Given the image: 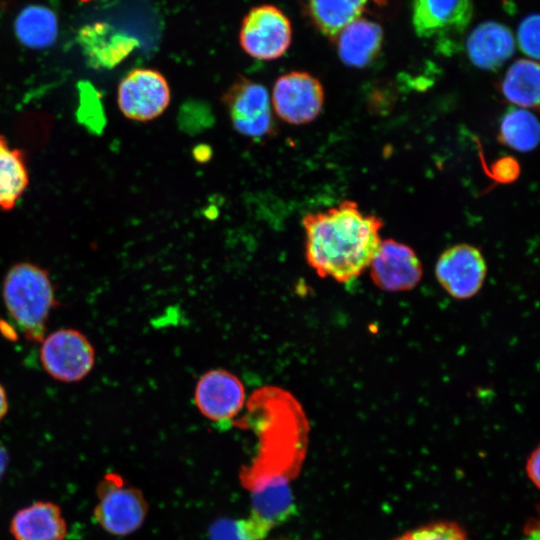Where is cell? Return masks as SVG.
<instances>
[{"label": "cell", "instance_id": "7", "mask_svg": "<svg viewBox=\"0 0 540 540\" xmlns=\"http://www.w3.org/2000/svg\"><path fill=\"white\" fill-rule=\"evenodd\" d=\"M276 115L289 124L302 125L314 121L322 111L324 89L308 72L291 71L281 75L272 90Z\"/></svg>", "mask_w": 540, "mask_h": 540}, {"label": "cell", "instance_id": "27", "mask_svg": "<svg viewBox=\"0 0 540 540\" xmlns=\"http://www.w3.org/2000/svg\"><path fill=\"white\" fill-rule=\"evenodd\" d=\"M540 452L537 447L528 457L525 470L530 481L536 486L539 487V462H540Z\"/></svg>", "mask_w": 540, "mask_h": 540}, {"label": "cell", "instance_id": "19", "mask_svg": "<svg viewBox=\"0 0 540 540\" xmlns=\"http://www.w3.org/2000/svg\"><path fill=\"white\" fill-rule=\"evenodd\" d=\"M29 185L25 154L0 134V209L11 211Z\"/></svg>", "mask_w": 540, "mask_h": 540}, {"label": "cell", "instance_id": "26", "mask_svg": "<svg viewBox=\"0 0 540 540\" xmlns=\"http://www.w3.org/2000/svg\"><path fill=\"white\" fill-rule=\"evenodd\" d=\"M494 168V174L497 175L500 180L509 181L514 179L518 173L516 162L509 158L499 160L495 163Z\"/></svg>", "mask_w": 540, "mask_h": 540}, {"label": "cell", "instance_id": "15", "mask_svg": "<svg viewBox=\"0 0 540 540\" xmlns=\"http://www.w3.org/2000/svg\"><path fill=\"white\" fill-rule=\"evenodd\" d=\"M78 42L88 63L96 69L115 67L138 45L136 39L102 22L83 27L79 31Z\"/></svg>", "mask_w": 540, "mask_h": 540}, {"label": "cell", "instance_id": "21", "mask_svg": "<svg viewBox=\"0 0 540 540\" xmlns=\"http://www.w3.org/2000/svg\"><path fill=\"white\" fill-rule=\"evenodd\" d=\"M500 90L511 103L525 108L539 104V65L531 59H520L507 70Z\"/></svg>", "mask_w": 540, "mask_h": 540}, {"label": "cell", "instance_id": "9", "mask_svg": "<svg viewBox=\"0 0 540 540\" xmlns=\"http://www.w3.org/2000/svg\"><path fill=\"white\" fill-rule=\"evenodd\" d=\"M170 102V89L157 70L136 68L119 83L117 103L122 114L135 121H150L160 116Z\"/></svg>", "mask_w": 540, "mask_h": 540}, {"label": "cell", "instance_id": "29", "mask_svg": "<svg viewBox=\"0 0 540 540\" xmlns=\"http://www.w3.org/2000/svg\"><path fill=\"white\" fill-rule=\"evenodd\" d=\"M9 462L6 448L0 443V480L3 477Z\"/></svg>", "mask_w": 540, "mask_h": 540}, {"label": "cell", "instance_id": "22", "mask_svg": "<svg viewBox=\"0 0 540 540\" xmlns=\"http://www.w3.org/2000/svg\"><path fill=\"white\" fill-rule=\"evenodd\" d=\"M499 138L501 142L515 150L522 152L530 151L538 143V121L526 109H509L501 119Z\"/></svg>", "mask_w": 540, "mask_h": 540}, {"label": "cell", "instance_id": "23", "mask_svg": "<svg viewBox=\"0 0 540 540\" xmlns=\"http://www.w3.org/2000/svg\"><path fill=\"white\" fill-rule=\"evenodd\" d=\"M393 540H469L465 530L451 521H437L407 531Z\"/></svg>", "mask_w": 540, "mask_h": 540}, {"label": "cell", "instance_id": "1", "mask_svg": "<svg viewBox=\"0 0 540 540\" xmlns=\"http://www.w3.org/2000/svg\"><path fill=\"white\" fill-rule=\"evenodd\" d=\"M234 424L257 435V453L242 467L239 480L251 498L246 525L255 540H263L293 514L291 484L306 458L309 421L289 391L264 386L253 392L246 413Z\"/></svg>", "mask_w": 540, "mask_h": 540}, {"label": "cell", "instance_id": "11", "mask_svg": "<svg viewBox=\"0 0 540 540\" xmlns=\"http://www.w3.org/2000/svg\"><path fill=\"white\" fill-rule=\"evenodd\" d=\"M369 266L373 283L387 292L410 290L420 282L423 274L414 250L393 239L381 241Z\"/></svg>", "mask_w": 540, "mask_h": 540}, {"label": "cell", "instance_id": "16", "mask_svg": "<svg viewBox=\"0 0 540 540\" xmlns=\"http://www.w3.org/2000/svg\"><path fill=\"white\" fill-rule=\"evenodd\" d=\"M470 61L478 68L495 70L502 66L513 54L515 40L505 25L486 21L479 24L466 42Z\"/></svg>", "mask_w": 540, "mask_h": 540}, {"label": "cell", "instance_id": "20", "mask_svg": "<svg viewBox=\"0 0 540 540\" xmlns=\"http://www.w3.org/2000/svg\"><path fill=\"white\" fill-rule=\"evenodd\" d=\"M14 29L18 40L26 47L44 49L52 46L57 39L58 19L45 6L29 5L16 17Z\"/></svg>", "mask_w": 540, "mask_h": 540}, {"label": "cell", "instance_id": "4", "mask_svg": "<svg viewBox=\"0 0 540 540\" xmlns=\"http://www.w3.org/2000/svg\"><path fill=\"white\" fill-rule=\"evenodd\" d=\"M97 503L93 516L97 524L114 536L137 531L148 513L143 493L117 473H107L96 488Z\"/></svg>", "mask_w": 540, "mask_h": 540}, {"label": "cell", "instance_id": "24", "mask_svg": "<svg viewBox=\"0 0 540 540\" xmlns=\"http://www.w3.org/2000/svg\"><path fill=\"white\" fill-rule=\"evenodd\" d=\"M517 43L521 51L531 59H539V16L531 14L520 23Z\"/></svg>", "mask_w": 540, "mask_h": 540}, {"label": "cell", "instance_id": "12", "mask_svg": "<svg viewBox=\"0 0 540 540\" xmlns=\"http://www.w3.org/2000/svg\"><path fill=\"white\" fill-rule=\"evenodd\" d=\"M245 399L242 381L223 369L204 373L195 389V403L200 413L218 423L234 420L245 406Z\"/></svg>", "mask_w": 540, "mask_h": 540}, {"label": "cell", "instance_id": "6", "mask_svg": "<svg viewBox=\"0 0 540 540\" xmlns=\"http://www.w3.org/2000/svg\"><path fill=\"white\" fill-rule=\"evenodd\" d=\"M291 40V23L275 6H256L243 18L239 34L240 45L255 59L268 61L282 57Z\"/></svg>", "mask_w": 540, "mask_h": 540}, {"label": "cell", "instance_id": "3", "mask_svg": "<svg viewBox=\"0 0 540 540\" xmlns=\"http://www.w3.org/2000/svg\"><path fill=\"white\" fill-rule=\"evenodd\" d=\"M2 294L9 315L25 338L41 342L49 315L57 304L48 271L30 262L17 263L4 277Z\"/></svg>", "mask_w": 540, "mask_h": 540}, {"label": "cell", "instance_id": "2", "mask_svg": "<svg viewBox=\"0 0 540 540\" xmlns=\"http://www.w3.org/2000/svg\"><path fill=\"white\" fill-rule=\"evenodd\" d=\"M305 256L323 278L348 282L369 267L380 243L382 221L346 200L302 219Z\"/></svg>", "mask_w": 540, "mask_h": 540}, {"label": "cell", "instance_id": "8", "mask_svg": "<svg viewBox=\"0 0 540 540\" xmlns=\"http://www.w3.org/2000/svg\"><path fill=\"white\" fill-rule=\"evenodd\" d=\"M222 101L239 133L259 138L272 132L271 100L262 84L239 76L224 93Z\"/></svg>", "mask_w": 540, "mask_h": 540}, {"label": "cell", "instance_id": "25", "mask_svg": "<svg viewBox=\"0 0 540 540\" xmlns=\"http://www.w3.org/2000/svg\"><path fill=\"white\" fill-rule=\"evenodd\" d=\"M209 540H255L244 518H220L209 528Z\"/></svg>", "mask_w": 540, "mask_h": 540}, {"label": "cell", "instance_id": "5", "mask_svg": "<svg viewBox=\"0 0 540 540\" xmlns=\"http://www.w3.org/2000/svg\"><path fill=\"white\" fill-rule=\"evenodd\" d=\"M41 343V363L45 371L58 381H80L94 366V347L89 339L76 329H58L43 338Z\"/></svg>", "mask_w": 540, "mask_h": 540}, {"label": "cell", "instance_id": "10", "mask_svg": "<svg viewBox=\"0 0 540 540\" xmlns=\"http://www.w3.org/2000/svg\"><path fill=\"white\" fill-rule=\"evenodd\" d=\"M486 272L481 252L469 244H457L446 249L435 267L438 282L456 299H468L478 293Z\"/></svg>", "mask_w": 540, "mask_h": 540}, {"label": "cell", "instance_id": "17", "mask_svg": "<svg viewBox=\"0 0 540 540\" xmlns=\"http://www.w3.org/2000/svg\"><path fill=\"white\" fill-rule=\"evenodd\" d=\"M334 40L340 60L346 66L363 68L379 54L383 31L376 22L361 17L345 26Z\"/></svg>", "mask_w": 540, "mask_h": 540}, {"label": "cell", "instance_id": "28", "mask_svg": "<svg viewBox=\"0 0 540 540\" xmlns=\"http://www.w3.org/2000/svg\"><path fill=\"white\" fill-rule=\"evenodd\" d=\"M8 411V399L4 387L0 383V421L5 417Z\"/></svg>", "mask_w": 540, "mask_h": 540}, {"label": "cell", "instance_id": "13", "mask_svg": "<svg viewBox=\"0 0 540 540\" xmlns=\"http://www.w3.org/2000/svg\"><path fill=\"white\" fill-rule=\"evenodd\" d=\"M472 15L471 0H412V24L422 38L461 34Z\"/></svg>", "mask_w": 540, "mask_h": 540}, {"label": "cell", "instance_id": "14", "mask_svg": "<svg viewBox=\"0 0 540 540\" xmlns=\"http://www.w3.org/2000/svg\"><path fill=\"white\" fill-rule=\"evenodd\" d=\"M9 532L14 540H65L67 523L56 503L35 501L14 513Z\"/></svg>", "mask_w": 540, "mask_h": 540}, {"label": "cell", "instance_id": "18", "mask_svg": "<svg viewBox=\"0 0 540 540\" xmlns=\"http://www.w3.org/2000/svg\"><path fill=\"white\" fill-rule=\"evenodd\" d=\"M372 2L383 4V0H307V11L317 29L334 40L345 26L361 18Z\"/></svg>", "mask_w": 540, "mask_h": 540}, {"label": "cell", "instance_id": "30", "mask_svg": "<svg viewBox=\"0 0 540 540\" xmlns=\"http://www.w3.org/2000/svg\"><path fill=\"white\" fill-rule=\"evenodd\" d=\"M80 1H82V2H88V1H90V0H80Z\"/></svg>", "mask_w": 540, "mask_h": 540}]
</instances>
